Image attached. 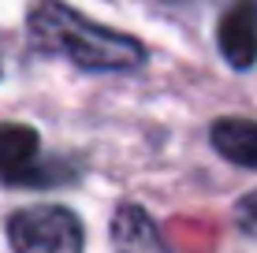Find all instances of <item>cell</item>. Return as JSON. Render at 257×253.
<instances>
[{
    "instance_id": "cell-1",
    "label": "cell",
    "mask_w": 257,
    "mask_h": 253,
    "mask_svg": "<svg viewBox=\"0 0 257 253\" xmlns=\"http://www.w3.org/2000/svg\"><path fill=\"white\" fill-rule=\"evenodd\" d=\"M26 30L38 52L64 56L86 71H131L146 60L142 41L90 23L64 0H34L26 12Z\"/></svg>"
},
{
    "instance_id": "cell-6",
    "label": "cell",
    "mask_w": 257,
    "mask_h": 253,
    "mask_svg": "<svg viewBox=\"0 0 257 253\" xmlns=\"http://www.w3.org/2000/svg\"><path fill=\"white\" fill-rule=\"evenodd\" d=\"M209 138L216 145V153H224L231 164L257 171V123H250V119H216Z\"/></svg>"
},
{
    "instance_id": "cell-7",
    "label": "cell",
    "mask_w": 257,
    "mask_h": 253,
    "mask_svg": "<svg viewBox=\"0 0 257 253\" xmlns=\"http://www.w3.org/2000/svg\"><path fill=\"white\" fill-rule=\"evenodd\" d=\"M235 223H238V231H242L246 238L257 242V190H253V194H246L242 201L235 205Z\"/></svg>"
},
{
    "instance_id": "cell-2",
    "label": "cell",
    "mask_w": 257,
    "mask_h": 253,
    "mask_svg": "<svg viewBox=\"0 0 257 253\" xmlns=\"http://www.w3.org/2000/svg\"><path fill=\"white\" fill-rule=\"evenodd\" d=\"M8 242L15 253H82V223L60 205L23 208L8 220Z\"/></svg>"
},
{
    "instance_id": "cell-4",
    "label": "cell",
    "mask_w": 257,
    "mask_h": 253,
    "mask_svg": "<svg viewBox=\"0 0 257 253\" xmlns=\"http://www.w3.org/2000/svg\"><path fill=\"white\" fill-rule=\"evenodd\" d=\"M112 249L116 253H172L168 242L161 238L157 223L142 205L123 201L112 216Z\"/></svg>"
},
{
    "instance_id": "cell-5",
    "label": "cell",
    "mask_w": 257,
    "mask_h": 253,
    "mask_svg": "<svg viewBox=\"0 0 257 253\" xmlns=\"http://www.w3.org/2000/svg\"><path fill=\"white\" fill-rule=\"evenodd\" d=\"M38 164V130L23 123H0V179L19 186L26 168Z\"/></svg>"
},
{
    "instance_id": "cell-3",
    "label": "cell",
    "mask_w": 257,
    "mask_h": 253,
    "mask_svg": "<svg viewBox=\"0 0 257 253\" xmlns=\"http://www.w3.org/2000/svg\"><path fill=\"white\" fill-rule=\"evenodd\" d=\"M220 52L235 71L257 64V0H235L220 15Z\"/></svg>"
}]
</instances>
